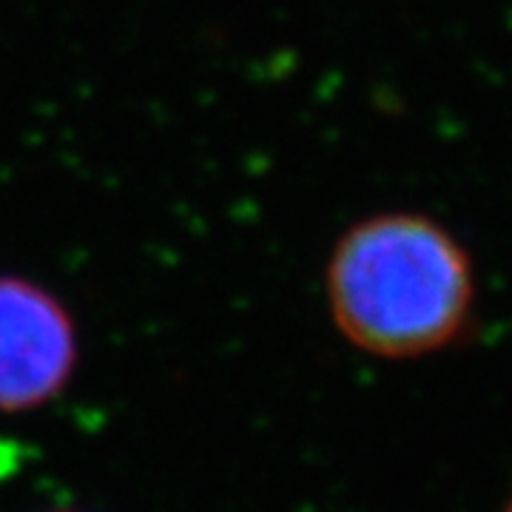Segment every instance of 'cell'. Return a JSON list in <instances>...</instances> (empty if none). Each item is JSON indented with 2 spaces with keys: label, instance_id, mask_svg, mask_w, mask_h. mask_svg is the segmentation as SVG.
<instances>
[{
  "label": "cell",
  "instance_id": "obj_1",
  "mask_svg": "<svg viewBox=\"0 0 512 512\" xmlns=\"http://www.w3.org/2000/svg\"><path fill=\"white\" fill-rule=\"evenodd\" d=\"M328 305L353 348L416 359L447 348L473 311V268L439 222L384 214L353 225L328 262Z\"/></svg>",
  "mask_w": 512,
  "mask_h": 512
},
{
  "label": "cell",
  "instance_id": "obj_2",
  "mask_svg": "<svg viewBox=\"0 0 512 512\" xmlns=\"http://www.w3.org/2000/svg\"><path fill=\"white\" fill-rule=\"evenodd\" d=\"M77 365V330L66 305L23 276H0V410L40 407Z\"/></svg>",
  "mask_w": 512,
  "mask_h": 512
},
{
  "label": "cell",
  "instance_id": "obj_3",
  "mask_svg": "<svg viewBox=\"0 0 512 512\" xmlns=\"http://www.w3.org/2000/svg\"><path fill=\"white\" fill-rule=\"evenodd\" d=\"M510 512H512V507H510Z\"/></svg>",
  "mask_w": 512,
  "mask_h": 512
}]
</instances>
